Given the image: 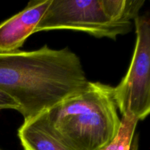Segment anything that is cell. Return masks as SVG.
Wrapping results in <instances>:
<instances>
[{"mask_svg":"<svg viewBox=\"0 0 150 150\" xmlns=\"http://www.w3.org/2000/svg\"><path fill=\"white\" fill-rule=\"evenodd\" d=\"M80 58L68 48L45 45L0 53V91L16 101L23 120L34 118L87 86Z\"/></svg>","mask_w":150,"mask_h":150,"instance_id":"6da1fadb","label":"cell"},{"mask_svg":"<svg viewBox=\"0 0 150 150\" xmlns=\"http://www.w3.org/2000/svg\"><path fill=\"white\" fill-rule=\"evenodd\" d=\"M114 87L89 81L82 90L39 114L48 127L75 150H100L121 125Z\"/></svg>","mask_w":150,"mask_h":150,"instance_id":"7a4b0ae2","label":"cell"},{"mask_svg":"<svg viewBox=\"0 0 150 150\" xmlns=\"http://www.w3.org/2000/svg\"><path fill=\"white\" fill-rule=\"evenodd\" d=\"M144 0H51L35 29L72 30L116 40L129 33Z\"/></svg>","mask_w":150,"mask_h":150,"instance_id":"3957f363","label":"cell"},{"mask_svg":"<svg viewBox=\"0 0 150 150\" xmlns=\"http://www.w3.org/2000/svg\"><path fill=\"white\" fill-rule=\"evenodd\" d=\"M133 23L136 34L134 52L127 73L114 87V97L122 116L130 113L139 121L150 112L149 18L139 16Z\"/></svg>","mask_w":150,"mask_h":150,"instance_id":"277c9868","label":"cell"},{"mask_svg":"<svg viewBox=\"0 0 150 150\" xmlns=\"http://www.w3.org/2000/svg\"><path fill=\"white\" fill-rule=\"evenodd\" d=\"M51 0H32L18 14L0 23V53L18 51L43 17Z\"/></svg>","mask_w":150,"mask_h":150,"instance_id":"5b68a950","label":"cell"},{"mask_svg":"<svg viewBox=\"0 0 150 150\" xmlns=\"http://www.w3.org/2000/svg\"><path fill=\"white\" fill-rule=\"evenodd\" d=\"M23 150H75L57 136L40 115L25 120L18 130Z\"/></svg>","mask_w":150,"mask_h":150,"instance_id":"8992f818","label":"cell"},{"mask_svg":"<svg viewBox=\"0 0 150 150\" xmlns=\"http://www.w3.org/2000/svg\"><path fill=\"white\" fill-rule=\"evenodd\" d=\"M139 120L130 113L122 116L121 125L117 136L100 150H130Z\"/></svg>","mask_w":150,"mask_h":150,"instance_id":"52a82bcc","label":"cell"},{"mask_svg":"<svg viewBox=\"0 0 150 150\" xmlns=\"http://www.w3.org/2000/svg\"><path fill=\"white\" fill-rule=\"evenodd\" d=\"M19 105L11 97L0 91V109H14L18 111Z\"/></svg>","mask_w":150,"mask_h":150,"instance_id":"ba28073f","label":"cell"},{"mask_svg":"<svg viewBox=\"0 0 150 150\" xmlns=\"http://www.w3.org/2000/svg\"><path fill=\"white\" fill-rule=\"evenodd\" d=\"M139 134H134L133 139V142H132L131 147L130 150H139Z\"/></svg>","mask_w":150,"mask_h":150,"instance_id":"9c48e42d","label":"cell"},{"mask_svg":"<svg viewBox=\"0 0 150 150\" xmlns=\"http://www.w3.org/2000/svg\"><path fill=\"white\" fill-rule=\"evenodd\" d=\"M0 150H2V149H0Z\"/></svg>","mask_w":150,"mask_h":150,"instance_id":"30bf717a","label":"cell"}]
</instances>
